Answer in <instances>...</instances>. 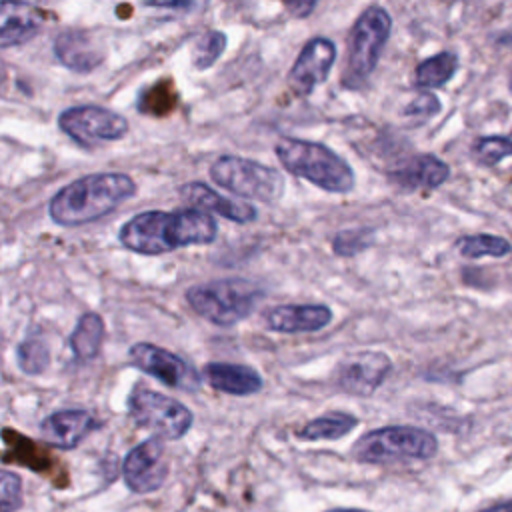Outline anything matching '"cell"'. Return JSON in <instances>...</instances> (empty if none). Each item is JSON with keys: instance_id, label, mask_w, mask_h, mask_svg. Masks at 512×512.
<instances>
[{"instance_id": "obj_1", "label": "cell", "mask_w": 512, "mask_h": 512, "mask_svg": "<svg viewBox=\"0 0 512 512\" xmlns=\"http://www.w3.org/2000/svg\"><path fill=\"white\" fill-rule=\"evenodd\" d=\"M218 224L200 208H184L174 212L148 210L130 218L118 234V240L124 248L156 256L172 252L182 246L192 244H210L216 240Z\"/></svg>"}, {"instance_id": "obj_2", "label": "cell", "mask_w": 512, "mask_h": 512, "mask_svg": "<svg viewBox=\"0 0 512 512\" xmlns=\"http://www.w3.org/2000/svg\"><path fill=\"white\" fill-rule=\"evenodd\" d=\"M136 194V184L122 172H98L82 176L60 188L50 204V218L60 226L94 222Z\"/></svg>"}, {"instance_id": "obj_3", "label": "cell", "mask_w": 512, "mask_h": 512, "mask_svg": "<svg viewBox=\"0 0 512 512\" xmlns=\"http://www.w3.org/2000/svg\"><path fill=\"white\" fill-rule=\"evenodd\" d=\"M274 150L290 174L304 178L326 192L346 194L354 188L356 180L350 164L324 144L280 138Z\"/></svg>"}, {"instance_id": "obj_4", "label": "cell", "mask_w": 512, "mask_h": 512, "mask_svg": "<svg viewBox=\"0 0 512 512\" xmlns=\"http://www.w3.org/2000/svg\"><path fill=\"white\" fill-rule=\"evenodd\" d=\"M438 452V440L432 432L394 424L366 432L352 446V456L360 464H406L430 460Z\"/></svg>"}, {"instance_id": "obj_5", "label": "cell", "mask_w": 512, "mask_h": 512, "mask_svg": "<svg viewBox=\"0 0 512 512\" xmlns=\"http://www.w3.org/2000/svg\"><path fill=\"white\" fill-rule=\"evenodd\" d=\"M262 290L244 278L210 280L186 290L190 308L216 326H234L246 320L262 300Z\"/></svg>"}, {"instance_id": "obj_6", "label": "cell", "mask_w": 512, "mask_h": 512, "mask_svg": "<svg viewBox=\"0 0 512 512\" xmlns=\"http://www.w3.org/2000/svg\"><path fill=\"white\" fill-rule=\"evenodd\" d=\"M210 178L236 196L262 202H276L284 192L278 170L240 156H220L210 166Z\"/></svg>"}, {"instance_id": "obj_7", "label": "cell", "mask_w": 512, "mask_h": 512, "mask_svg": "<svg viewBox=\"0 0 512 512\" xmlns=\"http://www.w3.org/2000/svg\"><path fill=\"white\" fill-rule=\"evenodd\" d=\"M390 26V16L380 6H370L360 14L348 38V68L342 76L346 86H356L372 74L388 42Z\"/></svg>"}, {"instance_id": "obj_8", "label": "cell", "mask_w": 512, "mask_h": 512, "mask_svg": "<svg viewBox=\"0 0 512 512\" xmlns=\"http://www.w3.org/2000/svg\"><path fill=\"white\" fill-rule=\"evenodd\" d=\"M128 414L138 426L154 432L162 440L182 438L194 422L192 412L182 402L150 388H136L130 394Z\"/></svg>"}, {"instance_id": "obj_9", "label": "cell", "mask_w": 512, "mask_h": 512, "mask_svg": "<svg viewBox=\"0 0 512 512\" xmlns=\"http://www.w3.org/2000/svg\"><path fill=\"white\" fill-rule=\"evenodd\" d=\"M58 126L82 146L114 142L128 132L126 118L102 106H72L60 114Z\"/></svg>"}, {"instance_id": "obj_10", "label": "cell", "mask_w": 512, "mask_h": 512, "mask_svg": "<svg viewBox=\"0 0 512 512\" xmlns=\"http://www.w3.org/2000/svg\"><path fill=\"white\" fill-rule=\"evenodd\" d=\"M128 356L138 370L154 376L170 388L196 392L202 386V376L196 372V368L166 348L150 342H136L128 350Z\"/></svg>"}, {"instance_id": "obj_11", "label": "cell", "mask_w": 512, "mask_h": 512, "mask_svg": "<svg viewBox=\"0 0 512 512\" xmlns=\"http://www.w3.org/2000/svg\"><path fill=\"white\" fill-rule=\"evenodd\" d=\"M392 370V360L380 350H360L344 356L334 372L332 380L336 388L356 396H370L384 384Z\"/></svg>"}, {"instance_id": "obj_12", "label": "cell", "mask_w": 512, "mask_h": 512, "mask_svg": "<svg viewBox=\"0 0 512 512\" xmlns=\"http://www.w3.org/2000/svg\"><path fill=\"white\" fill-rule=\"evenodd\" d=\"M122 476L126 486L136 494L158 490L168 476V458L162 438L154 436L134 446L122 462Z\"/></svg>"}, {"instance_id": "obj_13", "label": "cell", "mask_w": 512, "mask_h": 512, "mask_svg": "<svg viewBox=\"0 0 512 512\" xmlns=\"http://www.w3.org/2000/svg\"><path fill=\"white\" fill-rule=\"evenodd\" d=\"M334 60H336V46L332 40L322 36L308 40L288 74V82L292 90L298 96H306L314 92V88L328 78Z\"/></svg>"}, {"instance_id": "obj_14", "label": "cell", "mask_w": 512, "mask_h": 512, "mask_svg": "<svg viewBox=\"0 0 512 512\" xmlns=\"http://www.w3.org/2000/svg\"><path fill=\"white\" fill-rule=\"evenodd\" d=\"M46 24V12L24 0H0V48L30 42Z\"/></svg>"}, {"instance_id": "obj_15", "label": "cell", "mask_w": 512, "mask_h": 512, "mask_svg": "<svg viewBox=\"0 0 512 512\" xmlns=\"http://www.w3.org/2000/svg\"><path fill=\"white\" fill-rule=\"evenodd\" d=\"M96 428H100V422L92 412L72 408L58 410L44 418L40 424V434L48 444L62 450H72Z\"/></svg>"}, {"instance_id": "obj_16", "label": "cell", "mask_w": 512, "mask_h": 512, "mask_svg": "<svg viewBox=\"0 0 512 512\" xmlns=\"http://www.w3.org/2000/svg\"><path fill=\"white\" fill-rule=\"evenodd\" d=\"M264 322L282 334L318 332L332 322V310L326 304H280L264 314Z\"/></svg>"}, {"instance_id": "obj_17", "label": "cell", "mask_w": 512, "mask_h": 512, "mask_svg": "<svg viewBox=\"0 0 512 512\" xmlns=\"http://www.w3.org/2000/svg\"><path fill=\"white\" fill-rule=\"evenodd\" d=\"M180 196L192 204L194 208H200L204 212H214L226 220H232L236 224H248L254 222L258 212L252 204L248 202H240V200H232L222 196L220 192L212 190L210 186H206L204 182H188L180 188Z\"/></svg>"}, {"instance_id": "obj_18", "label": "cell", "mask_w": 512, "mask_h": 512, "mask_svg": "<svg viewBox=\"0 0 512 512\" xmlns=\"http://www.w3.org/2000/svg\"><path fill=\"white\" fill-rule=\"evenodd\" d=\"M54 54L72 72H90L104 60V48L96 36L84 30H66L54 40Z\"/></svg>"}, {"instance_id": "obj_19", "label": "cell", "mask_w": 512, "mask_h": 512, "mask_svg": "<svg viewBox=\"0 0 512 512\" xmlns=\"http://www.w3.org/2000/svg\"><path fill=\"white\" fill-rule=\"evenodd\" d=\"M450 176V168L444 160L434 154H422L410 158L406 164L390 172V182L400 190H434L444 184Z\"/></svg>"}, {"instance_id": "obj_20", "label": "cell", "mask_w": 512, "mask_h": 512, "mask_svg": "<svg viewBox=\"0 0 512 512\" xmlns=\"http://www.w3.org/2000/svg\"><path fill=\"white\" fill-rule=\"evenodd\" d=\"M202 376L214 390L232 396H250L264 386L262 376L246 364L208 362L202 370Z\"/></svg>"}, {"instance_id": "obj_21", "label": "cell", "mask_w": 512, "mask_h": 512, "mask_svg": "<svg viewBox=\"0 0 512 512\" xmlns=\"http://www.w3.org/2000/svg\"><path fill=\"white\" fill-rule=\"evenodd\" d=\"M356 426H358L356 416L342 412V410H332L318 418L308 420L304 426L296 428L294 434H296V438L306 440V442L338 440V438H344L346 434H350Z\"/></svg>"}, {"instance_id": "obj_22", "label": "cell", "mask_w": 512, "mask_h": 512, "mask_svg": "<svg viewBox=\"0 0 512 512\" xmlns=\"http://www.w3.org/2000/svg\"><path fill=\"white\" fill-rule=\"evenodd\" d=\"M106 326L100 314L86 312L80 316L74 332L70 334V348L78 360H92L98 356L104 342Z\"/></svg>"}, {"instance_id": "obj_23", "label": "cell", "mask_w": 512, "mask_h": 512, "mask_svg": "<svg viewBox=\"0 0 512 512\" xmlns=\"http://www.w3.org/2000/svg\"><path fill=\"white\" fill-rule=\"evenodd\" d=\"M456 68H458L456 54L452 52L434 54L418 64L414 84L418 88H440L452 78Z\"/></svg>"}, {"instance_id": "obj_24", "label": "cell", "mask_w": 512, "mask_h": 512, "mask_svg": "<svg viewBox=\"0 0 512 512\" xmlns=\"http://www.w3.org/2000/svg\"><path fill=\"white\" fill-rule=\"evenodd\" d=\"M456 248L460 256L464 258H502L512 252V244L502 238V236H492V234H472V236H462L456 240Z\"/></svg>"}, {"instance_id": "obj_25", "label": "cell", "mask_w": 512, "mask_h": 512, "mask_svg": "<svg viewBox=\"0 0 512 512\" xmlns=\"http://www.w3.org/2000/svg\"><path fill=\"white\" fill-rule=\"evenodd\" d=\"M374 242V230L372 228H352L342 230L332 240V250L338 256H356L362 250L370 248Z\"/></svg>"}, {"instance_id": "obj_26", "label": "cell", "mask_w": 512, "mask_h": 512, "mask_svg": "<svg viewBox=\"0 0 512 512\" xmlns=\"http://www.w3.org/2000/svg\"><path fill=\"white\" fill-rule=\"evenodd\" d=\"M226 48V36L220 30H210L206 32L194 46V54H192V62L196 68L206 70L210 68L224 52Z\"/></svg>"}, {"instance_id": "obj_27", "label": "cell", "mask_w": 512, "mask_h": 512, "mask_svg": "<svg viewBox=\"0 0 512 512\" xmlns=\"http://www.w3.org/2000/svg\"><path fill=\"white\" fill-rule=\"evenodd\" d=\"M474 156L484 166H494L512 156V140L504 136H484L474 144Z\"/></svg>"}, {"instance_id": "obj_28", "label": "cell", "mask_w": 512, "mask_h": 512, "mask_svg": "<svg viewBox=\"0 0 512 512\" xmlns=\"http://www.w3.org/2000/svg\"><path fill=\"white\" fill-rule=\"evenodd\" d=\"M22 502V478L16 472L0 468V512H16Z\"/></svg>"}, {"instance_id": "obj_29", "label": "cell", "mask_w": 512, "mask_h": 512, "mask_svg": "<svg viewBox=\"0 0 512 512\" xmlns=\"http://www.w3.org/2000/svg\"><path fill=\"white\" fill-rule=\"evenodd\" d=\"M18 364L26 374H40L48 364V350L38 340H26L18 346Z\"/></svg>"}, {"instance_id": "obj_30", "label": "cell", "mask_w": 512, "mask_h": 512, "mask_svg": "<svg viewBox=\"0 0 512 512\" xmlns=\"http://www.w3.org/2000/svg\"><path fill=\"white\" fill-rule=\"evenodd\" d=\"M438 110H440V102L436 100V96H434V94L424 92V94H420L412 104H408V106H406L404 114H406V116L430 118V116H434Z\"/></svg>"}, {"instance_id": "obj_31", "label": "cell", "mask_w": 512, "mask_h": 512, "mask_svg": "<svg viewBox=\"0 0 512 512\" xmlns=\"http://www.w3.org/2000/svg\"><path fill=\"white\" fill-rule=\"evenodd\" d=\"M202 0H144L146 6L152 8H172V10H192Z\"/></svg>"}, {"instance_id": "obj_32", "label": "cell", "mask_w": 512, "mask_h": 512, "mask_svg": "<svg viewBox=\"0 0 512 512\" xmlns=\"http://www.w3.org/2000/svg\"><path fill=\"white\" fill-rule=\"evenodd\" d=\"M318 0H286V8L296 18H306L314 8Z\"/></svg>"}, {"instance_id": "obj_33", "label": "cell", "mask_w": 512, "mask_h": 512, "mask_svg": "<svg viewBox=\"0 0 512 512\" xmlns=\"http://www.w3.org/2000/svg\"><path fill=\"white\" fill-rule=\"evenodd\" d=\"M478 512H512V500L510 502H500V504H494V506H488V508H482Z\"/></svg>"}, {"instance_id": "obj_34", "label": "cell", "mask_w": 512, "mask_h": 512, "mask_svg": "<svg viewBox=\"0 0 512 512\" xmlns=\"http://www.w3.org/2000/svg\"><path fill=\"white\" fill-rule=\"evenodd\" d=\"M326 512H368V510H360V508H334V510H326Z\"/></svg>"}, {"instance_id": "obj_35", "label": "cell", "mask_w": 512, "mask_h": 512, "mask_svg": "<svg viewBox=\"0 0 512 512\" xmlns=\"http://www.w3.org/2000/svg\"><path fill=\"white\" fill-rule=\"evenodd\" d=\"M510 88H512V80H510Z\"/></svg>"}]
</instances>
